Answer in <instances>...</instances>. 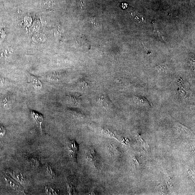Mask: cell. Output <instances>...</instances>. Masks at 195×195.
<instances>
[{
    "mask_svg": "<svg viewBox=\"0 0 195 195\" xmlns=\"http://www.w3.org/2000/svg\"><path fill=\"white\" fill-rule=\"evenodd\" d=\"M87 159L94 167L96 169H100L101 167L100 161L99 157L94 149L91 147L88 151Z\"/></svg>",
    "mask_w": 195,
    "mask_h": 195,
    "instance_id": "1",
    "label": "cell"
},
{
    "mask_svg": "<svg viewBox=\"0 0 195 195\" xmlns=\"http://www.w3.org/2000/svg\"><path fill=\"white\" fill-rule=\"evenodd\" d=\"M68 148L71 157L74 161H76L79 149L78 144L75 140L71 141L68 144Z\"/></svg>",
    "mask_w": 195,
    "mask_h": 195,
    "instance_id": "2",
    "label": "cell"
},
{
    "mask_svg": "<svg viewBox=\"0 0 195 195\" xmlns=\"http://www.w3.org/2000/svg\"><path fill=\"white\" fill-rule=\"evenodd\" d=\"M28 83L37 89H41L42 87V84L40 78L34 76H29Z\"/></svg>",
    "mask_w": 195,
    "mask_h": 195,
    "instance_id": "3",
    "label": "cell"
},
{
    "mask_svg": "<svg viewBox=\"0 0 195 195\" xmlns=\"http://www.w3.org/2000/svg\"><path fill=\"white\" fill-rule=\"evenodd\" d=\"M31 113L32 117H33L34 120L36 122L37 124L38 125L40 129L42 130L44 121V117L42 115L37 112H36L33 111V110H31Z\"/></svg>",
    "mask_w": 195,
    "mask_h": 195,
    "instance_id": "4",
    "label": "cell"
},
{
    "mask_svg": "<svg viewBox=\"0 0 195 195\" xmlns=\"http://www.w3.org/2000/svg\"><path fill=\"white\" fill-rule=\"evenodd\" d=\"M128 13L132 19L138 24H142L145 22V19L139 14H137L133 10H129Z\"/></svg>",
    "mask_w": 195,
    "mask_h": 195,
    "instance_id": "5",
    "label": "cell"
},
{
    "mask_svg": "<svg viewBox=\"0 0 195 195\" xmlns=\"http://www.w3.org/2000/svg\"><path fill=\"white\" fill-rule=\"evenodd\" d=\"M13 176L18 181L21 183L24 182L25 178L22 173L19 171H14L13 172Z\"/></svg>",
    "mask_w": 195,
    "mask_h": 195,
    "instance_id": "6",
    "label": "cell"
},
{
    "mask_svg": "<svg viewBox=\"0 0 195 195\" xmlns=\"http://www.w3.org/2000/svg\"><path fill=\"white\" fill-rule=\"evenodd\" d=\"M134 102L139 105H144L149 103L148 101L145 98L139 97H135L133 98Z\"/></svg>",
    "mask_w": 195,
    "mask_h": 195,
    "instance_id": "7",
    "label": "cell"
},
{
    "mask_svg": "<svg viewBox=\"0 0 195 195\" xmlns=\"http://www.w3.org/2000/svg\"><path fill=\"white\" fill-rule=\"evenodd\" d=\"M176 126L179 129L180 131L183 132H185L187 133H188L191 132V131L188 128L185 127V126H183L182 125L178 124H176Z\"/></svg>",
    "mask_w": 195,
    "mask_h": 195,
    "instance_id": "8",
    "label": "cell"
},
{
    "mask_svg": "<svg viewBox=\"0 0 195 195\" xmlns=\"http://www.w3.org/2000/svg\"><path fill=\"white\" fill-rule=\"evenodd\" d=\"M45 190L46 193L48 194L57 195L58 194V193L56 190L51 187H46Z\"/></svg>",
    "mask_w": 195,
    "mask_h": 195,
    "instance_id": "9",
    "label": "cell"
},
{
    "mask_svg": "<svg viewBox=\"0 0 195 195\" xmlns=\"http://www.w3.org/2000/svg\"><path fill=\"white\" fill-rule=\"evenodd\" d=\"M11 53V51L8 50L2 51L0 52V58H5Z\"/></svg>",
    "mask_w": 195,
    "mask_h": 195,
    "instance_id": "10",
    "label": "cell"
},
{
    "mask_svg": "<svg viewBox=\"0 0 195 195\" xmlns=\"http://www.w3.org/2000/svg\"><path fill=\"white\" fill-rule=\"evenodd\" d=\"M46 171L47 173L52 178H54L55 177V173L54 170H53V168H52L51 166H47Z\"/></svg>",
    "mask_w": 195,
    "mask_h": 195,
    "instance_id": "11",
    "label": "cell"
},
{
    "mask_svg": "<svg viewBox=\"0 0 195 195\" xmlns=\"http://www.w3.org/2000/svg\"><path fill=\"white\" fill-rule=\"evenodd\" d=\"M12 99L11 98L7 97L5 98L3 100V105L4 106L6 105H11L12 103Z\"/></svg>",
    "mask_w": 195,
    "mask_h": 195,
    "instance_id": "12",
    "label": "cell"
},
{
    "mask_svg": "<svg viewBox=\"0 0 195 195\" xmlns=\"http://www.w3.org/2000/svg\"><path fill=\"white\" fill-rule=\"evenodd\" d=\"M84 5L85 3L84 0H80V1H78V7L80 9H83V7H84Z\"/></svg>",
    "mask_w": 195,
    "mask_h": 195,
    "instance_id": "13",
    "label": "cell"
},
{
    "mask_svg": "<svg viewBox=\"0 0 195 195\" xmlns=\"http://www.w3.org/2000/svg\"><path fill=\"white\" fill-rule=\"evenodd\" d=\"M5 83V81L4 80V78L0 77V85L4 84Z\"/></svg>",
    "mask_w": 195,
    "mask_h": 195,
    "instance_id": "14",
    "label": "cell"
},
{
    "mask_svg": "<svg viewBox=\"0 0 195 195\" xmlns=\"http://www.w3.org/2000/svg\"><path fill=\"white\" fill-rule=\"evenodd\" d=\"M31 19H29V18L28 17L26 19V22L27 24H28V25H30V24H31Z\"/></svg>",
    "mask_w": 195,
    "mask_h": 195,
    "instance_id": "15",
    "label": "cell"
},
{
    "mask_svg": "<svg viewBox=\"0 0 195 195\" xmlns=\"http://www.w3.org/2000/svg\"><path fill=\"white\" fill-rule=\"evenodd\" d=\"M188 172L189 174L190 175V176L192 177V178L193 179H194V176H193V172H192V171L191 170H189L188 171Z\"/></svg>",
    "mask_w": 195,
    "mask_h": 195,
    "instance_id": "16",
    "label": "cell"
},
{
    "mask_svg": "<svg viewBox=\"0 0 195 195\" xmlns=\"http://www.w3.org/2000/svg\"><path fill=\"white\" fill-rule=\"evenodd\" d=\"M121 7L124 9H126L127 8L128 4L126 3H123L122 4Z\"/></svg>",
    "mask_w": 195,
    "mask_h": 195,
    "instance_id": "17",
    "label": "cell"
}]
</instances>
